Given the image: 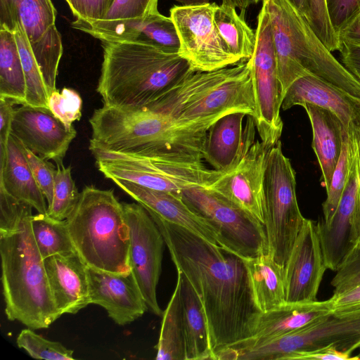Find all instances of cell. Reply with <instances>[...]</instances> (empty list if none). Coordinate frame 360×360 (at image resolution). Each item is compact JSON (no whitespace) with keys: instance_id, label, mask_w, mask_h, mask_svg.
<instances>
[{"instance_id":"cell-1","label":"cell","mask_w":360,"mask_h":360,"mask_svg":"<svg viewBox=\"0 0 360 360\" xmlns=\"http://www.w3.org/2000/svg\"><path fill=\"white\" fill-rule=\"evenodd\" d=\"M176 270L189 281L203 307L214 353L250 338L262 311L247 262L196 233L148 212Z\"/></svg>"},{"instance_id":"cell-2","label":"cell","mask_w":360,"mask_h":360,"mask_svg":"<svg viewBox=\"0 0 360 360\" xmlns=\"http://www.w3.org/2000/svg\"><path fill=\"white\" fill-rule=\"evenodd\" d=\"M101 44L103 60L96 90L109 106L146 110L194 72L179 53L137 43Z\"/></svg>"},{"instance_id":"cell-3","label":"cell","mask_w":360,"mask_h":360,"mask_svg":"<svg viewBox=\"0 0 360 360\" xmlns=\"http://www.w3.org/2000/svg\"><path fill=\"white\" fill-rule=\"evenodd\" d=\"M32 208L27 205L8 229L0 230V255L6 316L37 330L49 328L61 314L32 235Z\"/></svg>"},{"instance_id":"cell-4","label":"cell","mask_w":360,"mask_h":360,"mask_svg":"<svg viewBox=\"0 0 360 360\" xmlns=\"http://www.w3.org/2000/svg\"><path fill=\"white\" fill-rule=\"evenodd\" d=\"M89 150L144 155L178 150L201 155L210 127L186 124L147 110L122 109L103 104L89 119Z\"/></svg>"},{"instance_id":"cell-5","label":"cell","mask_w":360,"mask_h":360,"mask_svg":"<svg viewBox=\"0 0 360 360\" xmlns=\"http://www.w3.org/2000/svg\"><path fill=\"white\" fill-rule=\"evenodd\" d=\"M269 15L283 98L297 79L310 75L360 100V82L315 34L288 0H263Z\"/></svg>"},{"instance_id":"cell-6","label":"cell","mask_w":360,"mask_h":360,"mask_svg":"<svg viewBox=\"0 0 360 360\" xmlns=\"http://www.w3.org/2000/svg\"><path fill=\"white\" fill-rule=\"evenodd\" d=\"M66 221L75 250L88 267L112 274L131 271L129 229L112 189L85 186Z\"/></svg>"},{"instance_id":"cell-7","label":"cell","mask_w":360,"mask_h":360,"mask_svg":"<svg viewBox=\"0 0 360 360\" xmlns=\"http://www.w3.org/2000/svg\"><path fill=\"white\" fill-rule=\"evenodd\" d=\"M98 170L108 179H119L181 197L184 189L210 186L226 171L207 166L201 155L172 150L144 155L94 150Z\"/></svg>"},{"instance_id":"cell-8","label":"cell","mask_w":360,"mask_h":360,"mask_svg":"<svg viewBox=\"0 0 360 360\" xmlns=\"http://www.w3.org/2000/svg\"><path fill=\"white\" fill-rule=\"evenodd\" d=\"M264 196L266 253L284 268L305 218L297 203L295 172L280 141L269 151Z\"/></svg>"},{"instance_id":"cell-9","label":"cell","mask_w":360,"mask_h":360,"mask_svg":"<svg viewBox=\"0 0 360 360\" xmlns=\"http://www.w3.org/2000/svg\"><path fill=\"white\" fill-rule=\"evenodd\" d=\"M333 346L349 355L360 347V305L332 311L300 330L240 349L239 360H288L293 354Z\"/></svg>"},{"instance_id":"cell-10","label":"cell","mask_w":360,"mask_h":360,"mask_svg":"<svg viewBox=\"0 0 360 360\" xmlns=\"http://www.w3.org/2000/svg\"><path fill=\"white\" fill-rule=\"evenodd\" d=\"M181 199L216 230L224 248L245 260L266 253L264 225L219 193L191 187L182 191Z\"/></svg>"},{"instance_id":"cell-11","label":"cell","mask_w":360,"mask_h":360,"mask_svg":"<svg viewBox=\"0 0 360 360\" xmlns=\"http://www.w3.org/2000/svg\"><path fill=\"white\" fill-rule=\"evenodd\" d=\"M255 32V48L248 60L255 105L252 117L261 141L271 148L280 141L283 131V94L271 22L263 4Z\"/></svg>"},{"instance_id":"cell-12","label":"cell","mask_w":360,"mask_h":360,"mask_svg":"<svg viewBox=\"0 0 360 360\" xmlns=\"http://www.w3.org/2000/svg\"><path fill=\"white\" fill-rule=\"evenodd\" d=\"M218 6L214 2L170 9L180 41L179 53L194 72H210L241 63L219 34L214 22Z\"/></svg>"},{"instance_id":"cell-13","label":"cell","mask_w":360,"mask_h":360,"mask_svg":"<svg viewBox=\"0 0 360 360\" xmlns=\"http://www.w3.org/2000/svg\"><path fill=\"white\" fill-rule=\"evenodd\" d=\"M129 229V264L148 309L162 315L157 300L165 240L148 212L139 203L122 202Z\"/></svg>"},{"instance_id":"cell-14","label":"cell","mask_w":360,"mask_h":360,"mask_svg":"<svg viewBox=\"0 0 360 360\" xmlns=\"http://www.w3.org/2000/svg\"><path fill=\"white\" fill-rule=\"evenodd\" d=\"M360 184L357 139L352 152L345 187L333 215L316 223V231L328 269L336 271L360 240L356 222V203Z\"/></svg>"},{"instance_id":"cell-15","label":"cell","mask_w":360,"mask_h":360,"mask_svg":"<svg viewBox=\"0 0 360 360\" xmlns=\"http://www.w3.org/2000/svg\"><path fill=\"white\" fill-rule=\"evenodd\" d=\"M255 110L250 65L246 61L235 75L197 97L172 117L186 124L211 127L231 112L253 117Z\"/></svg>"},{"instance_id":"cell-16","label":"cell","mask_w":360,"mask_h":360,"mask_svg":"<svg viewBox=\"0 0 360 360\" xmlns=\"http://www.w3.org/2000/svg\"><path fill=\"white\" fill-rule=\"evenodd\" d=\"M269 148L255 139L238 165L208 188L219 193L264 225V180Z\"/></svg>"},{"instance_id":"cell-17","label":"cell","mask_w":360,"mask_h":360,"mask_svg":"<svg viewBox=\"0 0 360 360\" xmlns=\"http://www.w3.org/2000/svg\"><path fill=\"white\" fill-rule=\"evenodd\" d=\"M316 223L305 219L284 266L287 303L317 301L319 288L327 268Z\"/></svg>"},{"instance_id":"cell-18","label":"cell","mask_w":360,"mask_h":360,"mask_svg":"<svg viewBox=\"0 0 360 360\" xmlns=\"http://www.w3.org/2000/svg\"><path fill=\"white\" fill-rule=\"evenodd\" d=\"M11 134L35 154L60 163L77 131L73 126H66L49 108L22 105L15 109Z\"/></svg>"},{"instance_id":"cell-19","label":"cell","mask_w":360,"mask_h":360,"mask_svg":"<svg viewBox=\"0 0 360 360\" xmlns=\"http://www.w3.org/2000/svg\"><path fill=\"white\" fill-rule=\"evenodd\" d=\"M72 27L106 41L130 42L179 53L180 41L175 25L159 12L142 18L88 22L76 19Z\"/></svg>"},{"instance_id":"cell-20","label":"cell","mask_w":360,"mask_h":360,"mask_svg":"<svg viewBox=\"0 0 360 360\" xmlns=\"http://www.w3.org/2000/svg\"><path fill=\"white\" fill-rule=\"evenodd\" d=\"M90 303L103 307L120 326L131 323L148 309L131 271L112 274L87 266Z\"/></svg>"},{"instance_id":"cell-21","label":"cell","mask_w":360,"mask_h":360,"mask_svg":"<svg viewBox=\"0 0 360 360\" xmlns=\"http://www.w3.org/2000/svg\"><path fill=\"white\" fill-rule=\"evenodd\" d=\"M256 130L251 115L236 112L222 116L208 130L204 160L218 171L233 169L248 146L256 139Z\"/></svg>"},{"instance_id":"cell-22","label":"cell","mask_w":360,"mask_h":360,"mask_svg":"<svg viewBox=\"0 0 360 360\" xmlns=\"http://www.w3.org/2000/svg\"><path fill=\"white\" fill-rule=\"evenodd\" d=\"M305 103L333 112L347 131L360 134V100L342 89L310 75L295 80L286 90L281 105L284 110Z\"/></svg>"},{"instance_id":"cell-23","label":"cell","mask_w":360,"mask_h":360,"mask_svg":"<svg viewBox=\"0 0 360 360\" xmlns=\"http://www.w3.org/2000/svg\"><path fill=\"white\" fill-rule=\"evenodd\" d=\"M111 181L148 212L184 227L207 241L223 248L216 230L203 218L192 211L182 200L181 197L171 193L148 188L126 180L114 179Z\"/></svg>"},{"instance_id":"cell-24","label":"cell","mask_w":360,"mask_h":360,"mask_svg":"<svg viewBox=\"0 0 360 360\" xmlns=\"http://www.w3.org/2000/svg\"><path fill=\"white\" fill-rule=\"evenodd\" d=\"M50 290L61 315L77 314L90 303L87 266L77 252L44 259Z\"/></svg>"},{"instance_id":"cell-25","label":"cell","mask_w":360,"mask_h":360,"mask_svg":"<svg viewBox=\"0 0 360 360\" xmlns=\"http://www.w3.org/2000/svg\"><path fill=\"white\" fill-rule=\"evenodd\" d=\"M333 309L332 297L311 302H285L272 310L262 312L250 338L226 347L233 350L243 349L300 330L330 313Z\"/></svg>"},{"instance_id":"cell-26","label":"cell","mask_w":360,"mask_h":360,"mask_svg":"<svg viewBox=\"0 0 360 360\" xmlns=\"http://www.w3.org/2000/svg\"><path fill=\"white\" fill-rule=\"evenodd\" d=\"M0 187L16 200L27 203L39 214H47L46 198L27 161L24 145L10 135L6 155L0 157Z\"/></svg>"},{"instance_id":"cell-27","label":"cell","mask_w":360,"mask_h":360,"mask_svg":"<svg viewBox=\"0 0 360 360\" xmlns=\"http://www.w3.org/2000/svg\"><path fill=\"white\" fill-rule=\"evenodd\" d=\"M313 134L312 148L318 159L326 191L339 160L347 130L340 120L331 111L305 103Z\"/></svg>"},{"instance_id":"cell-28","label":"cell","mask_w":360,"mask_h":360,"mask_svg":"<svg viewBox=\"0 0 360 360\" xmlns=\"http://www.w3.org/2000/svg\"><path fill=\"white\" fill-rule=\"evenodd\" d=\"M56 18L51 0H0V30L13 32L20 24L30 43L38 40Z\"/></svg>"},{"instance_id":"cell-29","label":"cell","mask_w":360,"mask_h":360,"mask_svg":"<svg viewBox=\"0 0 360 360\" xmlns=\"http://www.w3.org/2000/svg\"><path fill=\"white\" fill-rule=\"evenodd\" d=\"M181 274V297L186 360L213 359L207 321L202 303L188 278Z\"/></svg>"},{"instance_id":"cell-30","label":"cell","mask_w":360,"mask_h":360,"mask_svg":"<svg viewBox=\"0 0 360 360\" xmlns=\"http://www.w3.org/2000/svg\"><path fill=\"white\" fill-rule=\"evenodd\" d=\"M246 262L261 311L266 312L285 304L284 268L267 253Z\"/></svg>"},{"instance_id":"cell-31","label":"cell","mask_w":360,"mask_h":360,"mask_svg":"<svg viewBox=\"0 0 360 360\" xmlns=\"http://www.w3.org/2000/svg\"><path fill=\"white\" fill-rule=\"evenodd\" d=\"M181 274L163 311L160 337L155 347L157 360H186V343L181 297Z\"/></svg>"},{"instance_id":"cell-32","label":"cell","mask_w":360,"mask_h":360,"mask_svg":"<svg viewBox=\"0 0 360 360\" xmlns=\"http://www.w3.org/2000/svg\"><path fill=\"white\" fill-rule=\"evenodd\" d=\"M214 22L219 34L230 53L240 63L252 56L256 44V32L238 15L236 8L221 4L214 13Z\"/></svg>"},{"instance_id":"cell-33","label":"cell","mask_w":360,"mask_h":360,"mask_svg":"<svg viewBox=\"0 0 360 360\" xmlns=\"http://www.w3.org/2000/svg\"><path fill=\"white\" fill-rule=\"evenodd\" d=\"M0 97L26 104V82L13 32L0 30Z\"/></svg>"},{"instance_id":"cell-34","label":"cell","mask_w":360,"mask_h":360,"mask_svg":"<svg viewBox=\"0 0 360 360\" xmlns=\"http://www.w3.org/2000/svg\"><path fill=\"white\" fill-rule=\"evenodd\" d=\"M32 235L43 259L56 255L76 252L66 219L59 220L47 214L32 215Z\"/></svg>"},{"instance_id":"cell-35","label":"cell","mask_w":360,"mask_h":360,"mask_svg":"<svg viewBox=\"0 0 360 360\" xmlns=\"http://www.w3.org/2000/svg\"><path fill=\"white\" fill-rule=\"evenodd\" d=\"M18 44L26 82V104L33 107H49V95L39 67L32 51L27 36L20 25L13 32Z\"/></svg>"},{"instance_id":"cell-36","label":"cell","mask_w":360,"mask_h":360,"mask_svg":"<svg viewBox=\"0 0 360 360\" xmlns=\"http://www.w3.org/2000/svg\"><path fill=\"white\" fill-rule=\"evenodd\" d=\"M30 44L50 96L56 89L58 68L63 54L61 36L56 24L38 40Z\"/></svg>"},{"instance_id":"cell-37","label":"cell","mask_w":360,"mask_h":360,"mask_svg":"<svg viewBox=\"0 0 360 360\" xmlns=\"http://www.w3.org/2000/svg\"><path fill=\"white\" fill-rule=\"evenodd\" d=\"M356 134L354 129L345 134L341 154L334 170L327 197L322 205L323 221H328L335 212L345 187Z\"/></svg>"},{"instance_id":"cell-38","label":"cell","mask_w":360,"mask_h":360,"mask_svg":"<svg viewBox=\"0 0 360 360\" xmlns=\"http://www.w3.org/2000/svg\"><path fill=\"white\" fill-rule=\"evenodd\" d=\"M56 165L53 196L48 207L47 214L56 219L65 220L75 209L80 193L72 177V167H65L63 162Z\"/></svg>"},{"instance_id":"cell-39","label":"cell","mask_w":360,"mask_h":360,"mask_svg":"<svg viewBox=\"0 0 360 360\" xmlns=\"http://www.w3.org/2000/svg\"><path fill=\"white\" fill-rule=\"evenodd\" d=\"M18 347L25 350L28 354L37 359L72 360L74 351L64 347L60 342L43 338L32 328H25L17 337Z\"/></svg>"},{"instance_id":"cell-40","label":"cell","mask_w":360,"mask_h":360,"mask_svg":"<svg viewBox=\"0 0 360 360\" xmlns=\"http://www.w3.org/2000/svg\"><path fill=\"white\" fill-rule=\"evenodd\" d=\"M308 4L307 21L315 34L330 51H340L341 44L330 24L326 0H308Z\"/></svg>"},{"instance_id":"cell-41","label":"cell","mask_w":360,"mask_h":360,"mask_svg":"<svg viewBox=\"0 0 360 360\" xmlns=\"http://www.w3.org/2000/svg\"><path fill=\"white\" fill-rule=\"evenodd\" d=\"M49 107L56 117L70 127L74 122L81 118L82 100L74 89H56L49 96Z\"/></svg>"},{"instance_id":"cell-42","label":"cell","mask_w":360,"mask_h":360,"mask_svg":"<svg viewBox=\"0 0 360 360\" xmlns=\"http://www.w3.org/2000/svg\"><path fill=\"white\" fill-rule=\"evenodd\" d=\"M158 2V0H114L103 18L98 21L145 18L159 12Z\"/></svg>"},{"instance_id":"cell-43","label":"cell","mask_w":360,"mask_h":360,"mask_svg":"<svg viewBox=\"0 0 360 360\" xmlns=\"http://www.w3.org/2000/svg\"><path fill=\"white\" fill-rule=\"evenodd\" d=\"M333 295L347 292L360 285V240L346 257L331 281Z\"/></svg>"},{"instance_id":"cell-44","label":"cell","mask_w":360,"mask_h":360,"mask_svg":"<svg viewBox=\"0 0 360 360\" xmlns=\"http://www.w3.org/2000/svg\"><path fill=\"white\" fill-rule=\"evenodd\" d=\"M25 151L34 179L43 193L49 207L53 200L57 168L51 162L25 147Z\"/></svg>"},{"instance_id":"cell-45","label":"cell","mask_w":360,"mask_h":360,"mask_svg":"<svg viewBox=\"0 0 360 360\" xmlns=\"http://www.w3.org/2000/svg\"><path fill=\"white\" fill-rule=\"evenodd\" d=\"M326 5L330 24L338 36L360 10V0H326Z\"/></svg>"},{"instance_id":"cell-46","label":"cell","mask_w":360,"mask_h":360,"mask_svg":"<svg viewBox=\"0 0 360 360\" xmlns=\"http://www.w3.org/2000/svg\"><path fill=\"white\" fill-rule=\"evenodd\" d=\"M76 19L88 22L101 20L114 0H65Z\"/></svg>"},{"instance_id":"cell-47","label":"cell","mask_w":360,"mask_h":360,"mask_svg":"<svg viewBox=\"0 0 360 360\" xmlns=\"http://www.w3.org/2000/svg\"><path fill=\"white\" fill-rule=\"evenodd\" d=\"M360 357H352L351 355L338 350L333 346H327L311 351L299 352L290 356L288 360H351Z\"/></svg>"},{"instance_id":"cell-48","label":"cell","mask_w":360,"mask_h":360,"mask_svg":"<svg viewBox=\"0 0 360 360\" xmlns=\"http://www.w3.org/2000/svg\"><path fill=\"white\" fill-rule=\"evenodd\" d=\"M15 103L11 99L0 97V151H6L11 132Z\"/></svg>"},{"instance_id":"cell-49","label":"cell","mask_w":360,"mask_h":360,"mask_svg":"<svg viewBox=\"0 0 360 360\" xmlns=\"http://www.w3.org/2000/svg\"><path fill=\"white\" fill-rule=\"evenodd\" d=\"M339 51L342 64L360 82V46L344 44Z\"/></svg>"},{"instance_id":"cell-50","label":"cell","mask_w":360,"mask_h":360,"mask_svg":"<svg viewBox=\"0 0 360 360\" xmlns=\"http://www.w3.org/2000/svg\"><path fill=\"white\" fill-rule=\"evenodd\" d=\"M338 37L341 46L344 44L360 46V10L338 33Z\"/></svg>"},{"instance_id":"cell-51","label":"cell","mask_w":360,"mask_h":360,"mask_svg":"<svg viewBox=\"0 0 360 360\" xmlns=\"http://www.w3.org/2000/svg\"><path fill=\"white\" fill-rule=\"evenodd\" d=\"M333 300V311H341L360 305V285L338 295L331 297Z\"/></svg>"},{"instance_id":"cell-52","label":"cell","mask_w":360,"mask_h":360,"mask_svg":"<svg viewBox=\"0 0 360 360\" xmlns=\"http://www.w3.org/2000/svg\"><path fill=\"white\" fill-rule=\"evenodd\" d=\"M263 0H221V4L232 6L235 8H238L244 15L245 10L250 6L257 4Z\"/></svg>"},{"instance_id":"cell-53","label":"cell","mask_w":360,"mask_h":360,"mask_svg":"<svg viewBox=\"0 0 360 360\" xmlns=\"http://www.w3.org/2000/svg\"><path fill=\"white\" fill-rule=\"evenodd\" d=\"M357 136V150H358V159H359V174H360V134ZM356 221L357 229L360 238V184L357 191L356 195Z\"/></svg>"},{"instance_id":"cell-54","label":"cell","mask_w":360,"mask_h":360,"mask_svg":"<svg viewBox=\"0 0 360 360\" xmlns=\"http://www.w3.org/2000/svg\"><path fill=\"white\" fill-rule=\"evenodd\" d=\"M289 2L307 20L309 18L308 0H288Z\"/></svg>"},{"instance_id":"cell-55","label":"cell","mask_w":360,"mask_h":360,"mask_svg":"<svg viewBox=\"0 0 360 360\" xmlns=\"http://www.w3.org/2000/svg\"><path fill=\"white\" fill-rule=\"evenodd\" d=\"M186 6H200L209 4L211 0H176Z\"/></svg>"},{"instance_id":"cell-56","label":"cell","mask_w":360,"mask_h":360,"mask_svg":"<svg viewBox=\"0 0 360 360\" xmlns=\"http://www.w3.org/2000/svg\"><path fill=\"white\" fill-rule=\"evenodd\" d=\"M359 348H360V347H359Z\"/></svg>"}]
</instances>
